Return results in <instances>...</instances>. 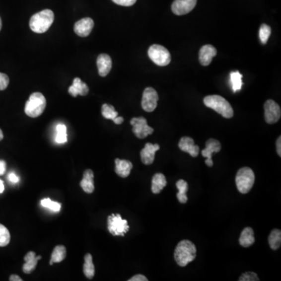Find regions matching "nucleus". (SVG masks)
I'll return each instance as SVG.
<instances>
[{"mask_svg":"<svg viewBox=\"0 0 281 281\" xmlns=\"http://www.w3.org/2000/svg\"><path fill=\"white\" fill-rule=\"evenodd\" d=\"M10 241V234L6 226L0 224V247L9 245Z\"/></svg>","mask_w":281,"mask_h":281,"instance_id":"7c9ffc66","label":"nucleus"},{"mask_svg":"<svg viewBox=\"0 0 281 281\" xmlns=\"http://www.w3.org/2000/svg\"><path fill=\"white\" fill-rule=\"evenodd\" d=\"M114 3L123 6H133L135 2H137V0H112Z\"/></svg>","mask_w":281,"mask_h":281,"instance_id":"c9c22d12","label":"nucleus"},{"mask_svg":"<svg viewBox=\"0 0 281 281\" xmlns=\"http://www.w3.org/2000/svg\"><path fill=\"white\" fill-rule=\"evenodd\" d=\"M277 152L280 157L281 156V137L280 136L277 140Z\"/></svg>","mask_w":281,"mask_h":281,"instance_id":"ea45409f","label":"nucleus"},{"mask_svg":"<svg viewBox=\"0 0 281 281\" xmlns=\"http://www.w3.org/2000/svg\"><path fill=\"white\" fill-rule=\"evenodd\" d=\"M176 186L179 191L177 194V199L180 203L185 204L188 202V197L186 195L188 190V183L185 180H179L176 184Z\"/></svg>","mask_w":281,"mask_h":281,"instance_id":"393cba45","label":"nucleus"},{"mask_svg":"<svg viewBox=\"0 0 281 281\" xmlns=\"http://www.w3.org/2000/svg\"><path fill=\"white\" fill-rule=\"evenodd\" d=\"M113 121L116 124H121L124 122V118H123L122 117H118V116H117Z\"/></svg>","mask_w":281,"mask_h":281,"instance_id":"79ce46f5","label":"nucleus"},{"mask_svg":"<svg viewBox=\"0 0 281 281\" xmlns=\"http://www.w3.org/2000/svg\"><path fill=\"white\" fill-rule=\"evenodd\" d=\"M83 272L88 279H92L95 276V266H94L92 256H91V254H86L85 256H84Z\"/></svg>","mask_w":281,"mask_h":281,"instance_id":"b1692460","label":"nucleus"},{"mask_svg":"<svg viewBox=\"0 0 281 281\" xmlns=\"http://www.w3.org/2000/svg\"><path fill=\"white\" fill-rule=\"evenodd\" d=\"M6 170V163L4 160H0V176L3 175Z\"/></svg>","mask_w":281,"mask_h":281,"instance_id":"58836bf2","label":"nucleus"},{"mask_svg":"<svg viewBox=\"0 0 281 281\" xmlns=\"http://www.w3.org/2000/svg\"><path fill=\"white\" fill-rule=\"evenodd\" d=\"M3 139V133H2V130L0 129V140Z\"/></svg>","mask_w":281,"mask_h":281,"instance_id":"a18cd8bd","label":"nucleus"},{"mask_svg":"<svg viewBox=\"0 0 281 281\" xmlns=\"http://www.w3.org/2000/svg\"><path fill=\"white\" fill-rule=\"evenodd\" d=\"M57 138H56V141L59 144H63V143L67 142L68 139H67V128L64 124H59L57 127Z\"/></svg>","mask_w":281,"mask_h":281,"instance_id":"2f4dec72","label":"nucleus"},{"mask_svg":"<svg viewBox=\"0 0 281 281\" xmlns=\"http://www.w3.org/2000/svg\"><path fill=\"white\" fill-rule=\"evenodd\" d=\"M80 187L86 193L91 194L95 191L94 174L91 170H86L83 174V178L80 183Z\"/></svg>","mask_w":281,"mask_h":281,"instance_id":"aec40b11","label":"nucleus"},{"mask_svg":"<svg viewBox=\"0 0 281 281\" xmlns=\"http://www.w3.org/2000/svg\"><path fill=\"white\" fill-rule=\"evenodd\" d=\"M148 54L151 61L158 66H167L171 61L170 52L160 45H152L150 46Z\"/></svg>","mask_w":281,"mask_h":281,"instance_id":"423d86ee","label":"nucleus"},{"mask_svg":"<svg viewBox=\"0 0 281 281\" xmlns=\"http://www.w3.org/2000/svg\"><path fill=\"white\" fill-rule=\"evenodd\" d=\"M158 100H159V95L157 91L151 87L145 88L143 92L142 100H141L143 110L148 113L153 112L155 108L157 107Z\"/></svg>","mask_w":281,"mask_h":281,"instance_id":"1a4fd4ad","label":"nucleus"},{"mask_svg":"<svg viewBox=\"0 0 281 281\" xmlns=\"http://www.w3.org/2000/svg\"><path fill=\"white\" fill-rule=\"evenodd\" d=\"M4 189H5V187H4L3 181L0 180V193H2L4 192Z\"/></svg>","mask_w":281,"mask_h":281,"instance_id":"c03bdc74","label":"nucleus"},{"mask_svg":"<svg viewBox=\"0 0 281 281\" xmlns=\"http://www.w3.org/2000/svg\"><path fill=\"white\" fill-rule=\"evenodd\" d=\"M88 91H89L88 86L85 83L83 82L79 77L74 78L73 84L68 89L70 95L73 97H77L78 95L85 96L88 95Z\"/></svg>","mask_w":281,"mask_h":281,"instance_id":"f3484780","label":"nucleus"},{"mask_svg":"<svg viewBox=\"0 0 281 281\" xmlns=\"http://www.w3.org/2000/svg\"><path fill=\"white\" fill-rule=\"evenodd\" d=\"M197 0H174L171 6V9L174 14L177 16L188 14L196 7Z\"/></svg>","mask_w":281,"mask_h":281,"instance_id":"9b49d317","label":"nucleus"},{"mask_svg":"<svg viewBox=\"0 0 281 281\" xmlns=\"http://www.w3.org/2000/svg\"><path fill=\"white\" fill-rule=\"evenodd\" d=\"M131 124L133 126L132 132L139 139H145L148 135H152L154 132L153 128L148 126L147 120L144 117H135L132 119Z\"/></svg>","mask_w":281,"mask_h":281,"instance_id":"6e6552de","label":"nucleus"},{"mask_svg":"<svg viewBox=\"0 0 281 281\" xmlns=\"http://www.w3.org/2000/svg\"><path fill=\"white\" fill-rule=\"evenodd\" d=\"M93 20L89 17L81 19L74 24V32L78 36L87 37L93 29Z\"/></svg>","mask_w":281,"mask_h":281,"instance_id":"ddd939ff","label":"nucleus"},{"mask_svg":"<svg viewBox=\"0 0 281 281\" xmlns=\"http://www.w3.org/2000/svg\"><path fill=\"white\" fill-rule=\"evenodd\" d=\"M128 281H148V279L144 275L138 274V275L134 276L133 278L128 280Z\"/></svg>","mask_w":281,"mask_h":281,"instance_id":"e433bc0d","label":"nucleus"},{"mask_svg":"<svg viewBox=\"0 0 281 281\" xmlns=\"http://www.w3.org/2000/svg\"><path fill=\"white\" fill-rule=\"evenodd\" d=\"M242 74L239 71H233L230 73V81L234 92L240 91L242 87Z\"/></svg>","mask_w":281,"mask_h":281,"instance_id":"cd10ccee","label":"nucleus"},{"mask_svg":"<svg viewBox=\"0 0 281 281\" xmlns=\"http://www.w3.org/2000/svg\"><path fill=\"white\" fill-rule=\"evenodd\" d=\"M8 179H9L10 182L13 183V184H17V183H18L19 181H20L17 174H15V173H13V172L9 174V175H8Z\"/></svg>","mask_w":281,"mask_h":281,"instance_id":"4c0bfd02","label":"nucleus"},{"mask_svg":"<svg viewBox=\"0 0 281 281\" xmlns=\"http://www.w3.org/2000/svg\"><path fill=\"white\" fill-rule=\"evenodd\" d=\"M166 177L163 174L158 173L152 177V192L153 194L160 193L161 191L166 186Z\"/></svg>","mask_w":281,"mask_h":281,"instance_id":"5701e85b","label":"nucleus"},{"mask_svg":"<svg viewBox=\"0 0 281 281\" xmlns=\"http://www.w3.org/2000/svg\"><path fill=\"white\" fill-rule=\"evenodd\" d=\"M66 248L63 246V245H57L54 248L53 253H52L51 260H50V264L52 266L54 263H61L66 258Z\"/></svg>","mask_w":281,"mask_h":281,"instance_id":"a878e982","label":"nucleus"},{"mask_svg":"<svg viewBox=\"0 0 281 281\" xmlns=\"http://www.w3.org/2000/svg\"><path fill=\"white\" fill-rule=\"evenodd\" d=\"M178 147L183 152H188L192 157H197L199 153V147L195 144L193 139L190 137H183L180 140Z\"/></svg>","mask_w":281,"mask_h":281,"instance_id":"2eb2a0df","label":"nucleus"},{"mask_svg":"<svg viewBox=\"0 0 281 281\" xmlns=\"http://www.w3.org/2000/svg\"><path fill=\"white\" fill-rule=\"evenodd\" d=\"M41 259H42V256H36L35 252H28L27 255L24 256L25 263L23 266V271H24V273L29 274L31 272H33L34 270L36 268L37 263Z\"/></svg>","mask_w":281,"mask_h":281,"instance_id":"6ab92c4d","label":"nucleus"},{"mask_svg":"<svg viewBox=\"0 0 281 281\" xmlns=\"http://www.w3.org/2000/svg\"><path fill=\"white\" fill-rule=\"evenodd\" d=\"M196 245L188 240H183L178 243L174 251V259L178 266L186 267L188 263L194 261L196 258Z\"/></svg>","mask_w":281,"mask_h":281,"instance_id":"f257e3e1","label":"nucleus"},{"mask_svg":"<svg viewBox=\"0 0 281 281\" xmlns=\"http://www.w3.org/2000/svg\"><path fill=\"white\" fill-rule=\"evenodd\" d=\"M159 148L160 147L158 144H153L152 143H147L144 145V148L140 152L141 162L144 165H151L153 163L155 152H157Z\"/></svg>","mask_w":281,"mask_h":281,"instance_id":"f8f14e48","label":"nucleus"},{"mask_svg":"<svg viewBox=\"0 0 281 281\" xmlns=\"http://www.w3.org/2000/svg\"><path fill=\"white\" fill-rule=\"evenodd\" d=\"M268 241L271 249L274 251L279 249L281 245V230L274 229V230L270 233V236H269Z\"/></svg>","mask_w":281,"mask_h":281,"instance_id":"bb28decb","label":"nucleus"},{"mask_svg":"<svg viewBox=\"0 0 281 281\" xmlns=\"http://www.w3.org/2000/svg\"><path fill=\"white\" fill-rule=\"evenodd\" d=\"M115 164L116 173L117 175L122 178L128 177L133 168V164L132 162L129 160H125V159H116Z\"/></svg>","mask_w":281,"mask_h":281,"instance_id":"a211bd4d","label":"nucleus"},{"mask_svg":"<svg viewBox=\"0 0 281 281\" xmlns=\"http://www.w3.org/2000/svg\"><path fill=\"white\" fill-rule=\"evenodd\" d=\"M220 150L221 144L219 140L216 139H210L207 141L206 148L202 151V155L203 157L212 159V154L219 152Z\"/></svg>","mask_w":281,"mask_h":281,"instance_id":"412c9836","label":"nucleus"},{"mask_svg":"<svg viewBox=\"0 0 281 281\" xmlns=\"http://www.w3.org/2000/svg\"><path fill=\"white\" fill-rule=\"evenodd\" d=\"M46 106V100L44 95L40 92L31 94L29 99L26 102L24 112L28 117L36 118L42 115Z\"/></svg>","mask_w":281,"mask_h":281,"instance_id":"20e7f679","label":"nucleus"},{"mask_svg":"<svg viewBox=\"0 0 281 281\" xmlns=\"http://www.w3.org/2000/svg\"><path fill=\"white\" fill-rule=\"evenodd\" d=\"M2 29V20H1V17H0V31Z\"/></svg>","mask_w":281,"mask_h":281,"instance_id":"49530a36","label":"nucleus"},{"mask_svg":"<svg viewBox=\"0 0 281 281\" xmlns=\"http://www.w3.org/2000/svg\"><path fill=\"white\" fill-rule=\"evenodd\" d=\"M264 110L265 121L267 124H276L281 119V107L275 101L269 99L265 102Z\"/></svg>","mask_w":281,"mask_h":281,"instance_id":"9d476101","label":"nucleus"},{"mask_svg":"<svg viewBox=\"0 0 281 281\" xmlns=\"http://www.w3.org/2000/svg\"><path fill=\"white\" fill-rule=\"evenodd\" d=\"M240 245L244 248L252 246L255 243L254 231L251 227H246L241 232L239 238Z\"/></svg>","mask_w":281,"mask_h":281,"instance_id":"4be33fe9","label":"nucleus"},{"mask_svg":"<svg viewBox=\"0 0 281 281\" xmlns=\"http://www.w3.org/2000/svg\"><path fill=\"white\" fill-rule=\"evenodd\" d=\"M108 230L113 236H124L129 230L126 219H123L120 214H112L107 219Z\"/></svg>","mask_w":281,"mask_h":281,"instance_id":"0eeeda50","label":"nucleus"},{"mask_svg":"<svg viewBox=\"0 0 281 281\" xmlns=\"http://www.w3.org/2000/svg\"><path fill=\"white\" fill-rule=\"evenodd\" d=\"M216 54L217 50L212 45L203 46L199 51V62L203 66H209Z\"/></svg>","mask_w":281,"mask_h":281,"instance_id":"4468645a","label":"nucleus"},{"mask_svg":"<svg viewBox=\"0 0 281 281\" xmlns=\"http://www.w3.org/2000/svg\"><path fill=\"white\" fill-rule=\"evenodd\" d=\"M41 204L45 208L50 209L54 212H59L61 209V205L60 203L52 201L51 199H42L41 201Z\"/></svg>","mask_w":281,"mask_h":281,"instance_id":"473e14b6","label":"nucleus"},{"mask_svg":"<svg viewBox=\"0 0 281 281\" xmlns=\"http://www.w3.org/2000/svg\"><path fill=\"white\" fill-rule=\"evenodd\" d=\"M54 20V13L51 9H44L35 13L30 20V28L35 33L42 34L49 30Z\"/></svg>","mask_w":281,"mask_h":281,"instance_id":"f03ea898","label":"nucleus"},{"mask_svg":"<svg viewBox=\"0 0 281 281\" xmlns=\"http://www.w3.org/2000/svg\"><path fill=\"white\" fill-rule=\"evenodd\" d=\"M236 185L240 193L247 194L250 192L255 183V174L249 167L240 169L236 175Z\"/></svg>","mask_w":281,"mask_h":281,"instance_id":"39448f33","label":"nucleus"},{"mask_svg":"<svg viewBox=\"0 0 281 281\" xmlns=\"http://www.w3.org/2000/svg\"><path fill=\"white\" fill-rule=\"evenodd\" d=\"M203 102L207 107L217 112L225 118L230 119L234 116V110L231 105L220 95H208L205 97Z\"/></svg>","mask_w":281,"mask_h":281,"instance_id":"7ed1b4c3","label":"nucleus"},{"mask_svg":"<svg viewBox=\"0 0 281 281\" xmlns=\"http://www.w3.org/2000/svg\"><path fill=\"white\" fill-rule=\"evenodd\" d=\"M9 79L7 75L5 73H0V91H4L6 89L9 85Z\"/></svg>","mask_w":281,"mask_h":281,"instance_id":"f704fd0d","label":"nucleus"},{"mask_svg":"<svg viewBox=\"0 0 281 281\" xmlns=\"http://www.w3.org/2000/svg\"><path fill=\"white\" fill-rule=\"evenodd\" d=\"M206 164H207V166H210V167H212V166H213L212 159H207V160H206Z\"/></svg>","mask_w":281,"mask_h":281,"instance_id":"37998d69","label":"nucleus"},{"mask_svg":"<svg viewBox=\"0 0 281 281\" xmlns=\"http://www.w3.org/2000/svg\"><path fill=\"white\" fill-rule=\"evenodd\" d=\"M9 281H22L23 280L17 275H11L9 277Z\"/></svg>","mask_w":281,"mask_h":281,"instance_id":"a19ab883","label":"nucleus"},{"mask_svg":"<svg viewBox=\"0 0 281 281\" xmlns=\"http://www.w3.org/2000/svg\"><path fill=\"white\" fill-rule=\"evenodd\" d=\"M97 67L101 77H106L112 69L111 57L108 54H100L97 58Z\"/></svg>","mask_w":281,"mask_h":281,"instance_id":"dca6fc26","label":"nucleus"},{"mask_svg":"<svg viewBox=\"0 0 281 281\" xmlns=\"http://www.w3.org/2000/svg\"><path fill=\"white\" fill-rule=\"evenodd\" d=\"M271 35V28L267 24H262L259 31V39L263 45H266L268 42L269 38Z\"/></svg>","mask_w":281,"mask_h":281,"instance_id":"c756f323","label":"nucleus"},{"mask_svg":"<svg viewBox=\"0 0 281 281\" xmlns=\"http://www.w3.org/2000/svg\"><path fill=\"white\" fill-rule=\"evenodd\" d=\"M257 274L253 272H246L240 277L239 281H259Z\"/></svg>","mask_w":281,"mask_h":281,"instance_id":"72a5a7b5","label":"nucleus"},{"mask_svg":"<svg viewBox=\"0 0 281 281\" xmlns=\"http://www.w3.org/2000/svg\"><path fill=\"white\" fill-rule=\"evenodd\" d=\"M102 114L103 117L108 120L113 121L118 116V113L115 110V108L112 105L103 104L102 106Z\"/></svg>","mask_w":281,"mask_h":281,"instance_id":"c85d7f7f","label":"nucleus"}]
</instances>
